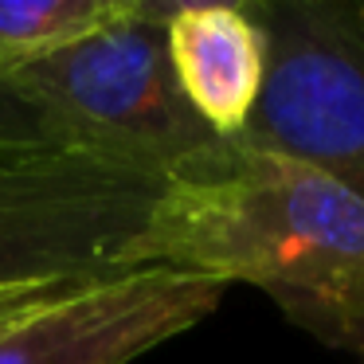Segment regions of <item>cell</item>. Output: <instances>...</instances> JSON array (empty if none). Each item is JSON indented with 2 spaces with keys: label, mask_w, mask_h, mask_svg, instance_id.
I'll use <instances>...</instances> for the list:
<instances>
[{
  "label": "cell",
  "mask_w": 364,
  "mask_h": 364,
  "mask_svg": "<svg viewBox=\"0 0 364 364\" xmlns=\"http://www.w3.org/2000/svg\"><path fill=\"white\" fill-rule=\"evenodd\" d=\"M129 267L255 286L321 345L364 356V200L306 161L223 141L168 176Z\"/></svg>",
  "instance_id": "obj_1"
},
{
  "label": "cell",
  "mask_w": 364,
  "mask_h": 364,
  "mask_svg": "<svg viewBox=\"0 0 364 364\" xmlns=\"http://www.w3.org/2000/svg\"><path fill=\"white\" fill-rule=\"evenodd\" d=\"M173 9L176 0H129L110 28L9 79L59 149L168 181L228 141L181 95L168 59Z\"/></svg>",
  "instance_id": "obj_2"
},
{
  "label": "cell",
  "mask_w": 364,
  "mask_h": 364,
  "mask_svg": "<svg viewBox=\"0 0 364 364\" xmlns=\"http://www.w3.org/2000/svg\"><path fill=\"white\" fill-rule=\"evenodd\" d=\"M267 79L231 141L306 161L364 200V0H251Z\"/></svg>",
  "instance_id": "obj_3"
},
{
  "label": "cell",
  "mask_w": 364,
  "mask_h": 364,
  "mask_svg": "<svg viewBox=\"0 0 364 364\" xmlns=\"http://www.w3.org/2000/svg\"><path fill=\"white\" fill-rule=\"evenodd\" d=\"M165 184L59 145L0 157V286L129 267Z\"/></svg>",
  "instance_id": "obj_4"
},
{
  "label": "cell",
  "mask_w": 364,
  "mask_h": 364,
  "mask_svg": "<svg viewBox=\"0 0 364 364\" xmlns=\"http://www.w3.org/2000/svg\"><path fill=\"white\" fill-rule=\"evenodd\" d=\"M223 290L168 267L0 286V364H129L215 314Z\"/></svg>",
  "instance_id": "obj_5"
},
{
  "label": "cell",
  "mask_w": 364,
  "mask_h": 364,
  "mask_svg": "<svg viewBox=\"0 0 364 364\" xmlns=\"http://www.w3.org/2000/svg\"><path fill=\"white\" fill-rule=\"evenodd\" d=\"M168 59L188 106L220 137H239L267 79V36L251 4H176Z\"/></svg>",
  "instance_id": "obj_6"
},
{
  "label": "cell",
  "mask_w": 364,
  "mask_h": 364,
  "mask_svg": "<svg viewBox=\"0 0 364 364\" xmlns=\"http://www.w3.org/2000/svg\"><path fill=\"white\" fill-rule=\"evenodd\" d=\"M129 0H0V79L122 20Z\"/></svg>",
  "instance_id": "obj_7"
},
{
  "label": "cell",
  "mask_w": 364,
  "mask_h": 364,
  "mask_svg": "<svg viewBox=\"0 0 364 364\" xmlns=\"http://www.w3.org/2000/svg\"><path fill=\"white\" fill-rule=\"evenodd\" d=\"M36 149H55V141H51L43 118L32 110V102L9 79H0V157Z\"/></svg>",
  "instance_id": "obj_8"
},
{
  "label": "cell",
  "mask_w": 364,
  "mask_h": 364,
  "mask_svg": "<svg viewBox=\"0 0 364 364\" xmlns=\"http://www.w3.org/2000/svg\"><path fill=\"white\" fill-rule=\"evenodd\" d=\"M360 364H364V360H360Z\"/></svg>",
  "instance_id": "obj_9"
}]
</instances>
